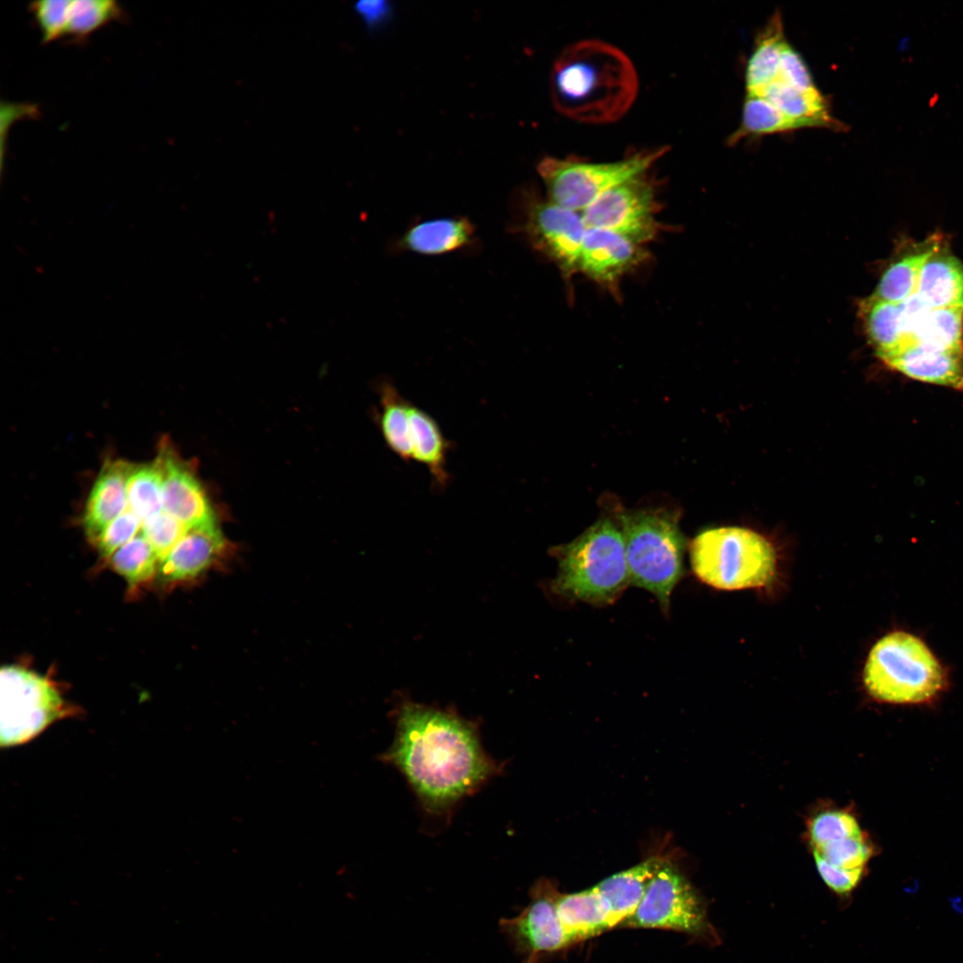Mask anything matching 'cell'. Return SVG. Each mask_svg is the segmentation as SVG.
Wrapping results in <instances>:
<instances>
[{"mask_svg":"<svg viewBox=\"0 0 963 963\" xmlns=\"http://www.w3.org/2000/svg\"><path fill=\"white\" fill-rule=\"evenodd\" d=\"M691 567L704 583L722 590L763 587L777 569L773 545L743 527H719L700 532L689 547Z\"/></svg>","mask_w":963,"mask_h":963,"instance_id":"obj_6","label":"cell"},{"mask_svg":"<svg viewBox=\"0 0 963 963\" xmlns=\"http://www.w3.org/2000/svg\"><path fill=\"white\" fill-rule=\"evenodd\" d=\"M69 4L70 0H41L29 4L43 43L63 38Z\"/></svg>","mask_w":963,"mask_h":963,"instance_id":"obj_36","label":"cell"},{"mask_svg":"<svg viewBox=\"0 0 963 963\" xmlns=\"http://www.w3.org/2000/svg\"><path fill=\"white\" fill-rule=\"evenodd\" d=\"M777 80L805 95L823 96L817 88L805 61L787 41L782 49Z\"/></svg>","mask_w":963,"mask_h":963,"instance_id":"obj_37","label":"cell"},{"mask_svg":"<svg viewBox=\"0 0 963 963\" xmlns=\"http://www.w3.org/2000/svg\"><path fill=\"white\" fill-rule=\"evenodd\" d=\"M638 78L630 57L600 39L572 43L558 54L549 76L555 109L586 124L621 119L634 103Z\"/></svg>","mask_w":963,"mask_h":963,"instance_id":"obj_2","label":"cell"},{"mask_svg":"<svg viewBox=\"0 0 963 963\" xmlns=\"http://www.w3.org/2000/svg\"><path fill=\"white\" fill-rule=\"evenodd\" d=\"M817 870L823 882L837 894L844 895L851 893L860 883L864 871H848L827 863L818 856H814Z\"/></svg>","mask_w":963,"mask_h":963,"instance_id":"obj_39","label":"cell"},{"mask_svg":"<svg viewBox=\"0 0 963 963\" xmlns=\"http://www.w3.org/2000/svg\"><path fill=\"white\" fill-rule=\"evenodd\" d=\"M860 312L868 340L880 359L909 345L901 303L872 295L861 301Z\"/></svg>","mask_w":963,"mask_h":963,"instance_id":"obj_24","label":"cell"},{"mask_svg":"<svg viewBox=\"0 0 963 963\" xmlns=\"http://www.w3.org/2000/svg\"><path fill=\"white\" fill-rule=\"evenodd\" d=\"M762 95L786 116L800 122L804 128H827L835 132L848 129L844 123L831 114L824 96L805 95L779 80L771 83Z\"/></svg>","mask_w":963,"mask_h":963,"instance_id":"obj_26","label":"cell"},{"mask_svg":"<svg viewBox=\"0 0 963 963\" xmlns=\"http://www.w3.org/2000/svg\"><path fill=\"white\" fill-rule=\"evenodd\" d=\"M163 475L159 459L134 465L127 484L128 508L143 523L163 511Z\"/></svg>","mask_w":963,"mask_h":963,"instance_id":"obj_30","label":"cell"},{"mask_svg":"<svg viewBox=\"0 0 963 963\" xmlns=\"http://www.w3.org/2000/svg\"><path fill=\"white\" fill-rule=\"evenodd\" d=\"M226 540L218 525L188 529L159 564V574L167 582L192 580L220 556Z\"/></svg>","mask_w":963,"mask_h":963,"instance_id":"obj_17","label":"cell"},{"mask_svg":"<svg viewBox=\"0 0 963 963\" xmlns=\"http://www.w3.org/2000/svg\"><path fill=\"white\" fill-rule=\"evenodd\" d=\"M630 585L646 589L668 613L671 594L685 575L686 539L676 514L664 510L619 514Z\"/></svg>","mask_w":963,"mask_h":963,"instance_id":"obj_4","label":"cell"},{"mask_svg":"<svg viewBox=\"0 0 963 963\" xmlns=\"http://www.w3.org/2000/svg\"><path fill=\"white\" fill-rule=\"evenodd\" d=\"M786 40L781 13L777 10L755 38L745 69L747 94L762 95L778 79L781 53Z\"/></svg>","mask_w":963,"mask_h":963,"instance_id":"obj_23","label":"cell"},{"mask_svg":"<svg viewBox=\"0 0 963 963\" xmlns=\"http://www.w3.org/2000/svg\"><path fill=\"white\" fill-rule=\"evenodd\" d=\"M804 127L791 119L772 104L765 96L746 94L743 104L739 127L727 140L728 145H735L748 136L786 133Z\"/></svg>","mask_w":963,"mask_h":963,"instance_id":"obj_29","label":"cell"},{"mask_svg":"<svg viewBox=\"0 0 963 963\" xmlns=\"http://www.w3.org/2000/svg\"><path fill=\"white\" fill-rule=\"evenodd\" d=\"M557 913L574 942L613 928L608 906L596 886L574 893H561Z\"/></svg>","mask_w":963,"mask_h":963,"instance_id":"obj_22","label":"cell"},{"mask_svg":"<svg viewBox=\"0 0 963 963\" xmlns=\"http://www.w3.org/2000/svg\"><path fill=\"white\" fill-rule=\"evenodd\" d=\"M557 560L552 591L595 606L613 604L630 585L618 522L601 518L571 542L551 549Z\"/></svg>","mask_w":963,"mask_h":963,"instance_id":"obj_3","label":"cell"},{"mask_svg":"<svg viewBox=\"0 0 963 963\" xmlns=\"http://www.w3.org/2000/svg\"><path fill=\"white\" fill-rule=\"evenodd\" d=\"M939 251L923 267L917 295L930 309H963V264Z\"/></svg>","mask_w":963,"mask_h":963,"instance_id":"obj_20","label":"cell"},{"mask_svg":"<svg viewBox=\"0 0 963 963\" xmlns=\"http://www.w3.org/2000/svg\"><path fill=\"white\" fill-rule=\"evenodd\" d=\"M621 925L712 935L701 899L687 878L667 861L654 875L633 914Z\"/></svg>","mask_w":963,"mask_h":963,"instance_id":"obj_9","label":"cell"},{"mask_svg":"<svg viewBox=\"0 0 963 963\" xmlns=\"http://www.w3.org/2000/svg\"><path fill=\"white\" fill-rule=\"evenodd\" d=\"M0 689L2 747L25 744L70 713L48 679L21 667L9 665L1 669Z\"/></svg>","mask_w":963,"mask_h":963,"instance_id":"obj_8","label":"cell"},{"mask_svg":"<svg viewBox=\"0 0 963 963\" xmlns=\"http://www.w3.org/2000/svg\"><path fill=\"white\" fill-rule=\"evenodd\" d=\"M530 903L514 918H501L500 931L523 963H538L546 954L573 943L557 913L561 893L547 879L539 880L531 888Z\"/></svg>","mask_w":963,"mask_h":963,"instance_id":"obj_12","label":"cell"},{"mask_svg":"<svg viewBox=\"0 0 963 963\" xmlns=\"http://www.w3.org/2000/svg\"><path fill=\"white\" fill-rule=\"evenodd\" d=\"M163 475V511L187 529L216 526L212 506L193 470L163 439L156 456Z\"/></svg>","mask_w":963,"mask_h":963,"instance_id":"obj_13","label":"cell"},{"mask_svg":"<svg viewBox=\"0 0 963 963\" xmlns=\"http://www.w3.org/2000/svg\"><path fill=\"white\" fill-rule=\"evenodd\" d=\"M664 862L662 858L653 857L595 885L608 906L612 927L622 924L633 914Z\"/></svg>","mask_w":963,"mask_h":963,"instance_id":"obj_19","label":"cell"},{"mask_svg":"<svg viewBox=\"0 0 963 963\" xmlns=\"http://www.w3.org/2000/svg\"><path fill=\"white\" fill-rule=\"evenodd\" d=\"M133 464L109 460L102 467L89 494L83 527L95 543L106 527L128 509L127 484Z\"/></svg>","mask_w":963,"mask_h":963,"instance_id":"obj_16","label":"cell"},{"mask_svg":"<svg viewBox=\"0 0 963 963\" xmlns=\"http://www.w3.org/2000/svg\"><path fill=\"white\" fill-rule=\"evenodd\" d=\"M938 250L939 242L934 239L926 247L893 262L881 276L873 295L893 303L912 297L917 293L923 267Z\"/></svg>","mask_w":963,"mask_h":963,"instance_id":"obj_27","label":"cell"},{"mask_svg":"<svg viewBox=\"0 0 963 963\" xmlns=\"http://www.w3.org/2000/svg\"><path fill=\"white\" fill-rule=\"evenodd\" d=\"M659 208L655 185L646 172L609 189L580 213L587 227L609 230L643 245L662 229Z\"/></svg>","mask_w":963,"mask_h":963,"instance_id":"obj_10","label":"cell"},{"mask_svg":"<svg viewBox=\"0 0 963 963\" xmlns=\"http://www.w3.org/2000/svg\"><path fill=\"white\" fill-rule=\"evenodd\" d=\"M648 257L642 245L614 232L587 228L580 258L583 273L613 294L619 293L621 279Z\"/></svg>","mask_w":963,"mask_h":963,"instance_id":"obj_14","label":"cell"},{"mask_svg":"<svg viewBox=\"0 0 963 963\" xmlns=\"http://www.w3.org/2000/svg\"><path fill=\"white\" fill-rule=\"evenodd\" d=\"M474 234L465 218H440L415 224L399 240L401 249L423 255H440L463 248Z\"/></svg>","mask_w":963,"mask_h":963,"instance_id":"obj_21","label":"cell"},{"mask_svg":"<svg viewBox=\"0 0 963 963\" xmlns=\"http://www.w3.org/2000/svg\"><path fill=\"white\" fill-rule=\"evenodd\" d=\"M354 10L370 31L383 27L392 12L389 2L383 0L359 1L355 4Z\"/></svg>","mask_w":963,"mask_h":963,"instance_id":"obj_40","label":"cell"},{"mask_svg":"<svg viewBox=\"0 0 963 963\" xmlns=\"http://www.w3.org/2000/svg\"><path fill=\"white\" fill-rule=\"evenodd\" d=\"M394 716L395 738L383 758L401 771L427 811L449 810L498 772L476 728L457 713L403 700Z\"/></svg>","mask_w":963,"mask_h":963,"instance_id":"obj_1","label":"cell"},{"mask_svg":"<svg viewBox=\"0 0 963 963\" xmlns=\"http://www.w3.org/2000/svg\"><path fill=\"white\" fill-rule=\"evenodd\" d=\"M901 304L910 345L963 354V309H930L917 293Z\"/></svg>","mask_w":963,"mask_h":963,"instance_id":"obj_15","label":"cell"},{"mask_svg":"<svg viewBox=\"0 0 963 963\" xmlns=\"http://www.w3.org/2000/svg\"><path fill=\"white\" fill-rule=\"evenodd\" d=\"M667 151L660 146L605 162L546 156L538 162L537 171L549 200L581 212L609 189L648 172Z\"/></svg>","mask_w":963,"mask_h":963,"instance_id":"obj_7","label":"cell"},{"mask_svg":"<svg viewBox=\"0 0 963 963\" xmlns=\"http://www.w3.org/2000/svg\"><path fill=\"white\" fill-rule=\"evenodd\" d=\"M813 856L844 870L864 871L871 856V848L861 834L814 849Z\"/></svg>","mask_w":963,"mask_h":963,"instance_id":"obj_34","label":"cell"},{"mask_svg":"<svg viewBox=\"0 0 963 963\" xmlns=\"http://www.w3.org/2000/svg\"><path fill=\"white\" fill-rule=\"evenodd\" d=\"M122 8L112 0H70L63 38L84 42L111 21H122Z\"/></svg>","mask_w":963,"mask_h":963,"instance_id":"obj_31","label":"cell"},{"mask_svg":"<svg viewBox=\"0 0 963 963\" xmlns=\"http://www.w3.org/2000/svg\"><path fill=\"white\" fill-rule=\"evenodd\" d=\"M524 229L532 246L549 259L568 279L579 272L587 226L580 211L563 207L533 189L519 193Z\"/></svg>","mask_w":963,"mask_h":963,"instance_id":"obj_11","label":"cell"},{"mask_svg":"<svg viewBox=\"0 0 963 963\" xmlns=\"http://www.w3.org/2000/svg\"><path fill=\"white\" fill-rule=\"evenodd\" d=\"M113 569L136 587L148 581L159 569L160 559L140 531L120 547L111 557Z\"/></svg>","mask_w":963,"mask_h":963,"instance_id":"obj_32","label":"cell"},{"mask_svg":"<svg viewBox=\"0 0 963 963\" xmlns=\"http://www.w3.org/2000/svg\"><path fill=\"white\" fill-rule=\"evenodd\" d=\"M863 834L851 813L827 810L814 815L808 823L807 835L812 850Z\"/></svg>","mask_w":963,"mask_h":963,"instance_id":"obj_33","label":"cell"},{"mask_svg":"<svg viewBox=\"0 0 963 963\" xmlns=\"http://www.w3.org/2000/svg\"><path fill=\"white\" fill-rule=\"evenodd\" d=\"M188 529L175 517L162 511L142 524L141 531L154 549L160 562Z\"/></svg>","mask_w":963,"mask_h":963,"instance_id":"obj_35","label":"cell"},{"mask_svg":"<svg viewBox=\"0 0 963 963\" xmlns=\"http://www.w3.org/2000/svg\"><path fill=\"white\" fill-rule=\"evenodd\" d=\"M882 360L911 379L963 391V354L910 344Z\"/></svg>","mask_w":963,"mask_h":963,"instance_id":"obj_18","label":"cell"},{"mask_svg":"<svg viewBox=\"0 0 963 963\" xmlns=\"http://www.w3.org/2000/svg\"><path fill=\"white\" fill-rule=\"evenodd\" d=\"M141 528V520L128 508L106 527L95 544L101 556L109 558L131 540Z\"/></svg>","mask_w":963,"mask_h":963,"instance_id":"obj_38","label":"cell"},{"mask_svg":"<svg viewBox=\"0 0 963 963\" xmlns=\"http://www.w3.org/2000/svg\"><path fill=\"white\" fill-rule=\"evenodd\" d=\"M909 45H910V38H909V37H906L901 41V43L899 44V47H900L901 50L905 51V50L908 49Z\"/></svg>","mask_w":963,"mask_h":963,"instance_id":"obj_41","label":"cell"},{"mask_svg":"<svg viewBox=\"0 0 963 963\" xmlns=\"http://www.w3.org/2000/svg\"><path fill=\"white\" fill-rule=\"evenodd\" d=\"M410 440L413 460L428 469L436 486L448 485L447 455L449 442L446 440L437 422L425 411L410 403Z\"/></svg>","mask_w":963,"mask_h":963,"instance_id":"obj_25","label":"cell"},{"mask_svg":"<svg viewBox=\"0 0 963 963\" xmlns=\"http://www.w3.org/2000/svg\"><path fill=\"white\" fill-rule=\"evenodd\" d=\"M863 681L875 699L892 704H919L933 699L946 683L943 668L918 637L893 631L871 648Z\"/></svg>","mask_w":963,"mask_h":963,"instance_id":"obj_5","label":"cell"},{"mask_svg":"<svg viewBox=\"0 0 963 963\" xmlns=\"http://www.w3.org/2000/svg\"><path fill=\"white\" fill-rule=\"evenodd\" d=\"M381 413L379 426L389 449L400 459L413 460L410 440V403L395 386L383 383L380 389Z\"/></svg>","mask_w":963,"mask_h":963,"instance_id":"obj_28","label":"cell"}]
</instances>
